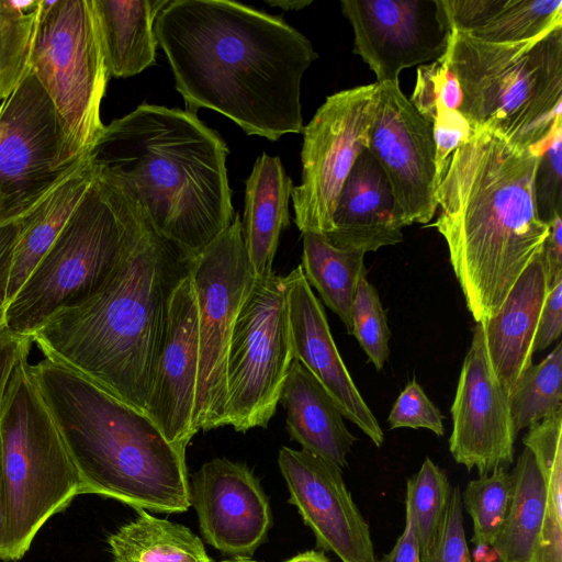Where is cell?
<instances>
[{"label": "cell", "mask_w": 562, "mask_h": 562, "mask_svg": "<svg viewBox=\"0 0 562 562\" xmlns=\"http://www.w3.org/2000/svg\"><path fill=\"white\" fill-rule=\"evenodd\" d=\"M451 416L449 450L457 463L482 476L514 462L509 394L492 369L482 323L463 360Z\"/></svg>", "instance_id": "obj_16"}, {"label": "cell", "mask_w": 562, "mask_h": 562, "mask_svg": "<svg viewBox=\"0 0 562 562\" xmlns=\"http://www.w3.org/2000/svg\"><path fill=\"white\" fill-rule=\"evenodd\" d=\"M562 331V278L550 288L546 297L538 330L535 339V351H541L560 338Z\"/></svg>", "instance_id": "obj_43"}, {"label": "cell", "mask_w": 562, "mask_h": 562, "mask_svg": "<svg viewBox=\"0 0 562 562\" xmlns=\"http://www.w3.org/2000/svg\"><path fill=\"white\" fill-rule=\"evenodd\" d=\"M367 149L385 172L406 226L430 222L437 211L432 123L398 83H378Z\"/></svg>", "instance_id": "obj_15"}, {"label": "cell", "mask_w": 562, "mask_h": 562, "mask_svg": "<svg viewBox=\"0 0 562 562\" xmlns=\"http://www.w3.org/2000/svg\"><path fill=\"white\" fill-rule=\"evenodd\" d=\"M443 57L461 88L459 111L471 126L540 155L562 122V26L514 44L452 31Z\"/></svg>", "instance_id": "obj_6"}, {"label": "cell", "mask_w": 562, "mask_h": 562, "mask_svg": "<svg viewBox=\"0 0 562 562\" xmlns=\"http://www.w3.org/2000/svg\"><path fill=\"white\" fill-rule=\"evenodd\" d=\"M199 369L195 295L188 272L176 283L145 414L180 452L198 432L193 423Z\"/></svg>", "instance_id": "obj_19"}, {"label": "cell", "mask_w": 562, "mask_h": 562, "mask_svg": "<svg viewBox=\"0 0 562 562\" xmlns=\"http://www.w3.org/2000/svg\"><path fill=\"white\" fill-rule=\"evenodd\" d=\"M451 491L446 472L430 458L407 480L405 506L414 520L420 562L429 555L441 532Z\"/></svg>", "instance_id": "obj_33"}, {"label": "cell", "mask_w": 562, "mask_h": 562, "mask_svg": "<svg viewBox=\"0 0 562 562\" xmlns=\"http://www.w3.org/2000/svg\"><path fill=\"white\" fill-rule=\"evenodd\" d=\"M199 334V369L193 423L196 431L225 426L226 366L234 326L255 276L239 213L232 224L189 259Z\"/></svg>", "instance_id": "obj_10"}, {"label": "cell", "mask_w": 562, "mask_h": 562, "mask_svg": "<svg viewBox=\"0 0 562 562\" xmlns=\"http://www.w3.org/2000/svg\"><path fill=\"white\" fill-rule=\"evenodd\" d=\"M293 184L277 156L262 153L246 180L243 238L256 278L273 273L281 232L290 224Z\"/></svg>", "instance_id": "obj_24"}, {"label": "cell", "mask_w": 562, "mask_h": 562, "mask_svg": "<svg viewBox=\"0 0 562 562\" xmlns=\"http://www.w3.org/2000/svg\"><path fill=\"white\" fill-rule=\"evenodd\" d=\"M189 258L149 226L102 290L31 337L45 357L145 413L168 304Z\"/></svg>", "instance_id": "obj_4"}, {"label": "cell", "mask_w": 562, "mask_h": 562, "mask_svg": "<svg viewBox=\"0 0 562 562\" xmlns=\"http://www.w3.org/2000/svg\"><path fill=\"white\" fill-rule=\"evenodd\" d=\"M86 159L72 153L53 102L30 71L0 106V227L19 221Z\"/></svg>", "instance_id": "obj_12"}, {"label": "cell", "mask_w": 562, "mask_h": 562, "mask_svg": "<svg viewBox=\"0 0 562 562\" xmlns=\"http://www.w3.org/2000/svg\"><path fill=\"white\" fill-rule=\"evenodd\" d=\"M379 562H420L419 543L409 509L405 506L404 530L392 550Z\"/></svg>", "instance_id": "obj_47"}, {"label": "cell", "mask_w": 562, "mask_h": 562, "mask_svg": "<svg viewBox=\"0 0 562 562\" xmlns=\"http://www.w3.org/2000/svg\"><path fill=\"white\" fill-rule=\"evenodd\" d=\"M549 290L539 254L518 277L498 311L482 323L492 369L508 394L532 364L535 339Z\"/></svg>", "instance_id": "obj_22"}, {"label": "cell", "mask_w": 562, "mask_h": 562, "mask_svg": "<svg viewBox=\"0 0 562 562\" xmlns=\"http://www.w3.org/2000/svg\"><path fill=\"white\" fill-rule=\"evenodd\" d=\"M285 562H333L323 551L308 550L294 555Z\"/></svg>", "instance_id": "obj_49"}, {"label": "cell", "mask_w": 562, "mask_h": 562, "mask_svg": "<svg viewBox=\"0 0 562 562\" xmlns=\"http://www.w3.org/2000/svg\"><path fill=\"white\" fill-rule=\"evenodd\" d=\"M562 345L538 364H531L509 394V409L516 434L562 412Z\"/></svg>", "instance_id": "obj_31"}, {"label": "cell", "mask_w": 562, "mask_h": 562, "mask_svg": "<svg viewBox=\"0 0 562 562\" xmlns=\"http://www.w3.org/2000/svg\"><path fill=\"white\" fill-rule=\"evenodd\" d=\"M301 268L308 284L314 286L324 303L339 316L351 333V312L357 288L367 274L364 252L331 245L323 235L302 233Z\"/></svg>", "instance_id": "obj_29"}, {"label": "cell", "mask_w": 562, "mask_h": 562, "mask_svg": "<svg viewBox=\"0 0 562 562\" xmlns=\"http://www.w3.org/2000/svg\"><path fill=\"white\" fill-rule=\"evenodd\" d=\"M42 0H0V100L30 72V56Z\"/></svg>", "instance_id": "obj_32"}, {"label": "cell", "mask_w": 562, "mask_h": 562, "mask_svg": "<svg viewBox=\"0 0 562 562\" xmlns=\"http://www.w3.org/2000/svg\"><path fill=\"white\" fill-rule=\"evenodd\" d=\"M3 527H4V502H3L1 465H0V550L2 547Z\"/></svg>", "instance_id": "obj_51"}, {"label": "cell", "mask_w": 562, "mask_h": 562, "mask_svg": "<svg viewBox=\"0 0 562 562\" xmlns=\"http://www.w3.org/2000/svg\"><path fill=\"white\" fill-rule=\"evenodd\" d=\"M512 492L513 479L506 468L469 481L461 499L463 510L472 519L473 544H495L505 524Z\"/></svg>", "instance_id": "obj_35"}, {"label": "cell", "mask_w": 562, "mask_h": 562, "mask_svg": "<svg viewBox=\"0 0 562 562\" xmlns=\"http://www.w3.org/2000/svg\"><path fill=\"white\" fill-rule=\"evenodd\" d=\"M387 422L391 429L425 428L439 437L445 434L440 411L415 379L408 382L398 395L389 414Z\"/></svg>", "instance_id": "obj_39"}, {"label": "cell", "mask_w": 562, "mask_h": 562, "mask_svg": "<svg viewBox=\"0 0 562 562\" xmlns=\"http://www.w3.org/2000/svg\"><path fill=\"white\" fill-rule=\"evenodd\" d=\"M409 101L430 123H434L441 110L460 109L461 88L443 56L418 67L415 89Z\"/></svg>", "instance_id": "obj_37"}, {"label": "cell", "mask_w": 562, "mask_h": 562, "mask_svg": "<svg viewBox=\"0 0 562 562\" xmlns=\"http://www.w3.org/2000/svg\"><path fill=\"white\" fill-rule=\"evenodd\" d=\"M538 214L549 223L562 210V122L543 146L535 179Z\"/></svg>", "instance_id": "obj_38"}, {"label": "cell", "mask_w": 562, "mask_h": 562, "mask_svg": "<svg viewBox=\"0 0 562 562\" xmlns=\"http://www.w3.org/2000/svg\"><path fill=\"white\" fill-rule=\"evenodd\" d=\"M422 562H472L459 486L452 487L441 532L429 555Z\"/></svg>", "instance_id": "obj_40"}, {"label": "cell", "mask_w": 562, "mask_h": 562, "mask_svg": "<svg viewBox=\"0 0 562 562\" xmlns=\"http://www.w3.org/2000/svg\"><path fill=\"white\" fill-rule=\"evenodd\" d=\"M562 26V0H505L480 29L468 33L494 44H514L538 38Z\"/></svg>", "instance_id": "obj_34"}, {"label": "cell", "mask_w": 562, "mask_h": 562, "mask_svg": "<svg viewBox=\"0 0 562 562\" xmlns=\"http://www.w3.org/2000/svg\"><path fill=\"white\" fill-rule=\"evenodd\" d=\"M522 442L546 485L543 522L531 562H562V412L529 427Z\"/></svg>", "instance_id": "obj_30"}, {"label": "cell", "mask_w": 562, "mask_h": 562, "mask_svg": "<svg viewBox=\"0 0 562 562\" xmlns=\"http://www.w3.org/2000/svg\"><path fill=\"white\" fill-rule=\"evenodd\" d=\"M187 111L214 110L271 142L303 131L301 82L317 58L282 19L228 0H173L154 24Z\"/></svg>", "instance_id": "obj_1"}, {"label": "cell", "mask_w": 562, "mask_h": 562, "mask_svg": "<svg viewBox=\"0 0 562 562\" xmlns=\"http://www.w3.org/2000/svg\"><path fill=\"white\" fill-rule=\"evenodd\" d=\"M293 359L283 277L255 278L229 344L225 426L267 427Z\"/></svg>", "instance_id": "obj_11"}, {"label": "cell", "mask_w": 562, "mask_h": 562, "mask_svg": "<svg viewBox=\"0 0 562 562\" xmlns=\"http://www.w3.org/2000/svg\"><path fill=\"white\" fill-rule=\"evenodd\" d=\"M404 226L385 172L372 154L363 149L338 195L331 231L323 236L335 247L366 254L401 243Z\"/></svg>", "instance_id": "obj_21"}, {"label": "cell", "mask_w": 562, "mask_h": 562, "mask_svg": "<svg viewBox=\"0 0 562 562\" xmlns=\"http://www.w3.org/2000/svg\"><path fill=\"white\" fill-rule=\"evenodd\" d=\"M267 3L271 7H277L284 11H297L310 5L312 1L305 0H267Z\"/></svg>", "instance_id": "obj_50"}, {"label": "cell", "mask_w": 562, "mask_h": 562, "mask_svg": "<svg viewBox=\"0 0 562 562\" xmlns=\"http://www.w3.org/2000/svg\"><path fill=\"white\" fill-rule=\"evenodd\" d=\"M340 4L353 30V52L378 83H398L403 69L447 53L452 29L442 0H342Z\"/></svg>", "instance_id": "obj_14"}, {"label": "cell", "mask_w": 562, "mask_h": 562, "mask_svg": "<svg viewBox=\"0 0 562 562\" xmlns=\"http://www.w3.org/2000/svg\"><path fill=\"white\" fill-rule=\"evenodd\" d=\"M505 0H442L452 31L472 33L483 26Z\"/></svg>", "instance_id": "obj_42"}, {"label": "cell", "mask_w": 562, "mask_h": 562, "mask_svg": "<svg viewBox=\"0 0 562 562\" xmlns=\"http://www.w3.org/2000/svg\"><path fill=\"white\" fill-rule=\"evenodd\" d=\"M471 560L472 562H498V554L494 546L474 544Z\"/></svg>", "instance_id": "obj_48"}, {"label": "cell", "mask_w": 562, "mask_h": 562, "mask_svg": "<svg viewBox=\"0 0 562 562\" xmlns=\"http://www.w3.org/2000/svg\"><path fill=\"white\" fill-rule=\"evenodd\" d=\"M91 181L92 175L86 160L16 221L18 235L8 291L9 302L56 240Z\"/></svg>", "instance_id": "obj_26"}, {"label": "cell", "mask_w": 562, "mask_h": 562, "mask_svg": "<svg viewBox=\"0 0 562 562\" xmlns=\"http://www.w3.org/2000/svg\"><path fill=\"white\" fill-rule=\"evenodd\" d=\"M472 132L473 127L459 110L438 112L432 123L437 188L448 170L453 153L469 139Z\"/></svg>", "instance_id": "obj_41"}, {"label": "cell", "mask_w": 562, "mask_h": 562, "mask_svg": "<svg viewBox=\"0 0 562 562\" xmlns=\"http://www.w3.org/2000/svg\"><path fill=\"white\" fill-rule=\"evenodd\" d=\"M16 235V222L0 227V329L5 327V312L9 303L8 291Z\"/></svg>", "instance_id": "obj_44"}, {"label": "cell", "mask_w": 562, "mask_h": 562, "mask_svg": "<svg viewBox=\"0 0 562 562\" xmlns=\"http://www.w3.org/2000/svg\"><path fill=\"white\" fill-rule=\"evenodd\" d=\"M540 155L473 128L437 188L432 224L476 323L493 316L518 277L542 251L550 226L536 203Z\"/></svg>", "instance_id": "obj_3"}, {"label": "cell", "mask_w": 562, "mask_h": 562, "mask_svg": "<svg viewBox=\"0 0 562 562\" xmlns=\"http://www.w3.org/2000/svg\"><path fill=\"white\" fill-rule=\"evenodd\" d=\"M204 541L229 558H251L272 526L268 497L252 471L240 462L215 458L189 483Z\"/></svg>", "instance_id": "obj_18"}, {"label": "cell", "mask_w": 562, "mask_h": 562, "mask_svg": "<svg viewBox=\"0 0 562 562\" xmlns=\"http://www.w3.org/2000/svg\"><path fill=\"white\" fill-rule=\"evenodd\" d=\"M378 83L327 97L303 127L302 181L291 199L301 233L326 235L340 190L368 146Z\"/></svg>", "instance_id": "obj_13"}, {"label": "cell", "mask_w": 562, "mask_h": 562, "mask_svg": "<svg viewBox=\"0 0 562 562\" xmlns=\"http://www.w3.org/2000/svg\"><path fill=\"white\" fill-rule=\"evenodd\" d=\"M149 226L135 202L92 177L58 237L9 302L5 328L31 338L49 317L93 296Z\"/></svg>", "instance_id": "obj_8"}, {"label": "cell", "mask_w": 562, "mask_h": 562, "mask_svg": "<svg viewBox=\"0 0 562 562\" xmlns=\"http://www.w3.org/2000/svg\"><path fill=\"white\" fill-rule=\"evenodd\" d=\"M351 333L376 370L390 356L391 331L376 289L362 276L351 312Z\"/></svg>", "instance_id": "obj_36"}, {"label": "cell", "mask_w": 562, "mask_h": 562, "mask_svg": "<svg viewBox=\"0 0 562 562\" xmlns=\"http://www.w3.org/2000/svg\"><path fill=\"white\" fill-rule=\"evenodd\" d=\"M31 344V338L16 336L5 327L0 329V405L10 372L20 355Z\"/></svg>", "instance_id": "obj_46"}, {"label": "cell", "mask_w": 562, "mask_h": 562, "mask_svg": "<svg viewBox=\"0 0 562 562\" xmlns=\"http://www.w3.org/2000/svg\"><path fill=\"white\" fill-rule=\"evenodd\" d=\"M30 71L53 102L72 153L87 158L104 128L100 106L110 78L91 0H42Z\"/></svg>", "instance_id": "obj_9"}, {"label": "cell", "mask_w": 562, "mask_h": 562, "mask_svg": "<svg viewBox=\"0 0 562 562\" xmlns=\"http://www.w3.org/2000/svg\"><path fill=\"white\" fill-rule=\"evenodd\" d=\"M286 413L290 438L302 450L342 470L357 438L322 384L293 359L279 401Z\"/></svg>", "instance_id": "obj_23"}, {"label": "cell", "mask_w": 562, "mask_h": 562, "mask_svg": "<svg viewBox=\"0 0 562 562\" xmlns=\"http://www.w3.org/2000/svg\"><path fill=\"white\" fill-rule=\"evenodd\" d=\"M513 492L504 527L494 547L498 562H531L546 510V485L529 449L510 472Z\"/></svg>", "instance_id": "obj_28"}, {"label": "cell", "mask_w": 562, "mask_h": 562, "mask_svg": "<svg viewBox=\"0 0 562 562\" xmlns=\"http://www.w3.org/2000/svg\"><path fill=\"white\" fill-rule=\"evenodd\" d=\"M283 280L294 359L322 384L342 416L381 447L384 432L346 368L323 305L313 293L301 266Z\"/></svg>", "instance_id": "obj_20"}, {"label": "cell", "mask_w": 562, "mask_h": 562, "mask_svg": "<svg viewBox=\"0 0 562 562\" xmlns=\"http://www.w3.org/2000/svg\"><path fill=\"white\" fill-rule=\"evenodd\" d=\"M29 349L15 361L0 405L3 561L23 558L44 524L81 494L79 473L27 361Z\"/></svg>", "instance_id": "obj_7"}, {"label": "cell", "mask_w": 562, "mask_h": 562, "mask_svg": "<svg viewBox=\"0 0 562 562\" xmlns=\"http://www.w3.org/2000/svg\"><path fill=\"white\" fill-rule=\"evenodd\" d=\"M32 370L79 473L81 494L112 497L136 510L189 509L186 454L143 411L47 357Z\"/></svg>", "instance_id": "obj_5"}, {"label": "cell", "mask_w": 562, "mask_h": 562, "mask_svg": "<svg viewBox=\"0 0 562 562\" xmlns=\"http://www.w3.org/2000/svg\"><path fill=\"white\" fill-rule=\"evenodd\" d=\"M278 464L289 503L313 531L316 546L341 562H378L367 521L334 464L304 450L282 447Z\"/></svg>", "instance_id": "obj_17"}, {"label": "cell", "mask_w": 562, "mask_h": 562, "mask_svg": "<svg viewBox=\"0 0 562 562\" xmlns=\"http://www.w3.org/2000/svg\"><path fill=\"white\" fill-rule=\"evenodd\" d=\"M228 153L194 113L143 103L104 126L86 160L93 179L135 202L191 259L233 222Z\"/></svg>", "instance_id": "obj_2"}, {"label": "cell", "mask_w": 562, "mask_h": 562, "mask_svg": "<svg viewBox=\"0 0 562 562\" xmlns=\"http://www.w3.org/2000/svg\"><path fill=\"white\" fill-rule=\"evenodd\" d=\"M108 538L113 562H214L188 527L145 509Z\"/></svg>", "instance_id": "obj_27"}, {"label": "cell", "mask_w": 562, "mask_h": 562, "mask_svg": "<svg viewBox=\"0 0 562 562\" xmlns=\"http://www.w3.org/2000/svg\"><path fill=\"white\" fill-rule=\"evenodd\" d=\"M550 226L549 235L543 244L541 251L542 260L546 267L549 289L553 283L562 278V220L561 214H557L548 223Z\"/></svg>", "instance_id": "obj_45"}, {"label": "cell", "mask_w": 562, "mask_h": 562, "mask_svg": "<svg viewBox=\"0 0 562 562\" xmlns=\"http://www.w3.org/2000/svg\"><path fill=\"white\" fill-rule=\"evenodd\" d=\"M221 562H258V561H255L251 558L238 557V558H229V559L223 560Z\"/></svg>", "instance_id": "obj_52"}, {"label": "cell", "mask_w": 562, "mask_h": 562, "mask_svg": "<svg viewBox=\"0 0 562 562\" xmlns=\"http://www.w3.org/2000/svg\"><path fill=\"white\" fill-rule=\"evenodd\" d=\"M91 2L110 77H132L155 64L154 24L168 0Z\"/></svg>", "instance_id": "obj_25"}]
</instances>
